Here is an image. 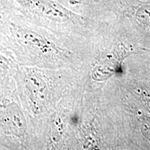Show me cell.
I'll use <instances>...</instances> for the list:
<instances>
[{"instance_id":"cell-1","label":"cell","mask_w":150,"mask_h":150,"mask_svg":"<svg viewBox=\"0 0 150 150\" xmlns=\"http://www.w3.org/2000/svg\"><path fill=\"white\" fill-rule=\"evenodd\" d=\"M12 11L11 0H0V32L6 27Z\"/></svg>"},{"instance_id":"cell-2","label":"cell","mask_w":150,"mask_h":150,"mask_svg":"<svg viewBox=\"0 0 150 150\" xmlns=\"http://www.w3.org/2000/svg\"><path fill=\"white\" fill-rule=\"evenodd\" d=\"M11 61L7 52L0 46V80L4 79L11 72Z\"/></svg>"}]
</instances>
